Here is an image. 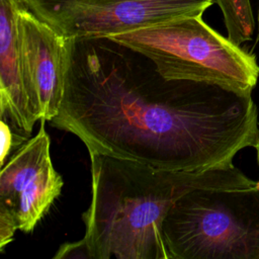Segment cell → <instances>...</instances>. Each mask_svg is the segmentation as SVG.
<instances>
[{"label": "cell", "mask_w": 259, "mask_h": 259, "mask_svg": "<svg viewBox=\"0 0 259 259\" xmlns=\"http://www.w3.org/2000/svg\"><path fill=\"white\" fill-rule=\"evenodd\" d=\"M251 92L169 79L150 58L107 37H70L64 97L50 122L77 136L89 154L201 171L255 146Z\"/></svg>", "instance_id": "6da1fadb"}, {"label": "cell", "mask_w": 259, "mask_h": 259, "mask_svg": "<svg viewBox=\"0 0 259 259\" xmlns=\"http://www.w3.org/2000/svg\"><path fill=\"white\" fill-rule=\"evenodd\" d=\"M91 190L82 214L89 259H168L162 224L184 193L217 183L228 165L172 171L89 154Z\"/></svg>", "instance_id": "7a4b0ae2"}, {"label": "cell", "mask_w": 259, "mask_h": 259, "mask_svg": "<svg viewBox=\"0 0 259 259\" xmlns=\"http://www.w3.org/2000/svg\"><path fill=\"white\" fill-rule=\"evenodd\" d=\"M168 259H259V181L231 164L180 196L162 224Z\"/></svg>", "instance_id": "3957f363"}, {"label": "cell", "mask_w": 259, "mask_h": 259, "mask_svg": "<svg viewBox=\"0 0 259 259\" xmlns=\"http://www.w3.org/2000/svg\"><path fill=\"white\" fill-rule=\"evenodd\" d=\"M150 58L169 79L224 84L252 90L258 80L256 57L187 15L107 37Z\"/></svg>", "instance_id": "277c9868"}, {"label": "cell", "mask_w": 259, "mask_h": 259, "mask_svg": "<svg viewBox=\"0 0 259 259\" xmlns=\"http://www.w3.org/2000/svg\"><path fill=\"white\" fill-rule=\"evenodd\" d=\"M37 17L73 38H100L176 17L202 15L214 0H21Z\"/></svg>", "instance_id": "5b68a950"}, {"label": "cell", "mask_w": 259, "mask_h": 259, "mask_svg": "<svg viewBox=\"0 0 259 259\" xmlns=\"http://www.w3.org/2000/svg\"><path fill=\"white\" fill-rule=\"evenodd\" d=\"M40 121L38 132L16 149L0 173V206L14 217L24 233L31 232L46 215L63 187L52 163L46 121Z\"/></svg>", "instance_id": "8992f818"}, {"label": "cell", "mask_w": 259, "mask_h": 259, "mask_svg": "<svg viewBox=\"0 0 259 259\" xmlns=\"http://www.w3.org/2000/svg\"><path fill=\"white\" fill-rule=\"evenodd\" d=\"M17 29L30 102L39 120L51 121L64 97L70 37L37 17L21 0Z\"/></svg>", "instance_id": "52a82bcc"}, {"label": "cell", "mask_w": 259, "mask_h": 259, "mask_svg": "<svg viewBox=\"0 0 259 259\" xmlns=\"http://www.w3.org/2000/svg\"><path fill=\"white\" fill-rule=\"evenodd\" d=\"M19 2L0 0V116L16 134L26 137L39 119L26 87L17 29Z\"/></svg>", "instance_id": "ba28073f"}, {"label": "cell", "mask_w": 259, "mask_h": 259, "mask_svg": "<svg viewBox=\"0 0 259 259\" xmlns=\"http://www.w3.org/2000/svg\"><path fill=\"white\" fill-rule=\"evenodd\" d=\"M219 5L228 32V38L241 46L251 39L255 21L250 0H214Z\"/></svg>", "instance_id": "9c48e42d"}, {"label": "cell", "mask_w": 259, "mask_h": 259, "mask_svg": "<svg viewBox=\"0 0 259 259\" xmlns=\"http://www.w3.org/2000/svg\"><path fill=\"white\" fill-rule=\"evenodd\" d=\"M0 132H1V152H0V166H4L9 158V155L13 148L17 145L21 146L22 143L16 142V140L25 141V137L16 134L10 124L4 120L0 119Z\"/></svg>", "instance_id": "30bf717a"}, {"label": "cell", "mask_w": 259, "mask_h": 259, "mask_svg": "<svg viewBox=\"0 0 259 259\" xmlns=\"http://www.w3.org/2000/svg\"><path fill=\"white\" fill-rule=\"evenodd\" d=\"M18 230L17 223L14 217L4 207L0 206V250L3 251L4 247L9 244Z\"/></svg>", "instance_id": "8fae6325"}, {"label": "cell", "mask_w": 259, "mask_h": 259, "mask_svg": "<svg viewBox=\"0 0 259 259\" xmlns=\"http://www.w3.org/2000/svg\"><path fill=\"white\" fill-rule=\"evenodd\" d=\"M55 259L63 258H89V254L86 248V244L81 239L75 243L63 244L54 256Z\"/></svg>", "instance_id": "7c38bea8"}, {"label": "cell", "mask_w": 259, "mask_h": 259, "mask_svg": "<svg viewBox=\"0 0 259 259\" xmlns=\"http://www.w3.org/2000/svg\"><path fill=\"white\" fill-rule=\"evenodd\" d=\"M254 148H255V149H256V151H257V160H258V165H259V132H258L257 141H256V144H255Z\"/></svg>", "instance_id": "4fadbf2b"}, {"label": "cell", "mask_w": 259, "mask_h": 259, "mask_svg": "<svg viewBox=\"0 0 259 259\" xmlns=\"http://www.w3.org/2000/svg\"><path fill=\"white\" fill-rule=\"evenodd\" d=\"M258 29H259V11H258Z\"/></svg>", "instance_id": "5bb4252c"}]
</instances>
